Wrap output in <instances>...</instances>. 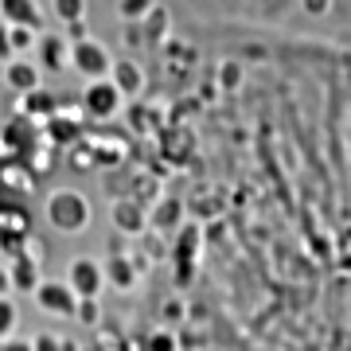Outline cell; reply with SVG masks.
I'll return each mask as SVG.
<instances>
[{"label":"cell","mask_w":351,"mask_h":351,"mask_svg":"<svg viewBox=\"0 0 351 351\" xmlns=\"http://www.w3.org/2000/svg\"><path fill=\"white\" fill-rule=\"evenodd\" d=\"M328 4H332V0H304V8H308V12H313V16L328 12Z\"/></svg>","instance_id":"d4e9b609"},{"label":"cell","mask_w":351,"mask_h":351,"mask_svg":"<svg viewBox=\"0 0 351 351\" xmlns=\"http://www.w3.org/2000/svg\"><path fill=\"white\" fill-rule=\"evenodd\" d=\"M101 274L110 277V281H113V285H117V289H129V285H133V281H137V274H133V265H129L125 258H113V262L106 265Z\"/></svg>","instance_id":"2e32d148"},{"label":"cell","mask_w":351,"mask_h":351,"mask_svg":"<svg viewBox=\"0 0 351 351\" xmlns=\"http://www.w3.org/2000/svg\"><path fill=\"white\" fill-rule=\"evenodd\" d=\"M16 301L12 297H8V293H4V297H0V339H8L16 332Z\"/></svg>","instance_id":"d6986e66"},{"label":"cell","mask_w":351,"mask_h":351,"mask_svg":"<svg viewBox=\"0 0 351 351\" xmlns=\"http://www.w3.org/2000/svg\"><path fill=\"white\" fill-rule=\"evenodd\" d=\"M66 285L75 289V297H98L101 285H106V274L94 258H75L71 274H66Z\"/></svg>","instance_id":"8992f818"},{"label":"cell","mask_w":351,"mask_h":351,"mask_svg":"<svg viewBox=\"0 0 351 351\" xmlns=\"http://www.w3.org/2000/svg\"><path fill=\"white\" fill-rule=\"evenodd\" d=\"M47 137L59 141V145L75 141L78 137V121H75V117H59V113H51V117H47Z\"/></svg>","instance_id":"4fadbf2b"},{"label":"cell","mask_w":351,"mask_h":351,"mask_svg":"<svg viewBox=\"0 0 351 351\" xmlns=\"http://www.w3.org/2000/svg\"><path fill=\"white\" fill-rule=\"evenodd\" d=\"M32 351H71V348H66V343H63L59 336H51V332H43V336H36V339H32Z\"/></svg>","instance_id":"44dd1931"},{"label":"cell","mask_w":351,"mask_h":351,"mask_svg":"<svg viewBox=\"0 0 351 351\" xmlns=\"http://www.w3.org/2000/svg\"><path fill=\"white\" fill-rule=\"evenodd\" d=\"M47 223L55 226V230H63V234H78V230H86V223H90L86 195H82V191H75V188L51 191V199H47Z\"/></svg>","instance_id":"6da1fadb"},{"label":"cell","mask_w":351,"mask_h":351,"mask_svg":"<svg viewBox=\"0 0 351 351\" xmlns=\"http://www.w3.org/2000/svg\"><path fill=\"white\" fill-rule=\"evenodd\" d=\"M152 8H156V0H117V16H121L125 24H141Z\"/></svg>","instance_id":"5bb4252c"},{"label":"cell","mask_w":351,"mask_h":351,"mask_svg":"<svg viewBox=\"0 0 351 351\" xmlns=\"http://www.w3.org/2000/svg\"><path fill=\"white\" fill-rule=\"evenodd\" d=\"M0 59H4V63H8V59H16L12 43H8V24H4V20H0Z\"/></svg>","instance_id":"603a6c76"},{"label":"cell","mask_w":351,"mask_h":351,"mask_svg":"<svg viewBox=\"0 0 351 351\" xmlns=\"http://www.w3.org/2000/svg\"><path fill=\"white\" fill-rule=\"evenodd\" d=\"M75 316L82 320V324H94V320H98V297H78Z\"/></svg>","instance_id":"ffe728a7"},{"label":"cell","mask_w":351,"mask_h":351,"mask_svg":"<svg viewBox=\"0 0 351 351\" xmlns=\"http://www.w3.org/2000/svg\"><path fill=\"white\" fill-rule=\"evenodd\" d=\"M106 78L117 86V94H121V98H133V94H141V82H145V78H141V66L133 63V59L110 63V75H106Z\"/></svg>","instance_id":"9c48e42d"},{"label":"cell","mask_w":351,"mask_h":351,"mask_svg":"<svg viewBox=\"0 0 351 351\" xmlns=\"http://www.w3.org/2000/svg\"><path fill=\"white\" fill-rule=\"evenodd\" d=\"M156 219H160V223H172V219H176V203H164V207H160V215H156Z\"/></svg>","instance_id":"484cf974"},{"label":"cell","mask_w":351,"mask_h":351,"mask_svg":"<svg viewBox=\"0 0 351 351\" xmlns=\"http://www.w3.org/2000/svg\"><path fill=\"white\" fill-rule=\"evenodd\" d=\"M32 293H36V304L51 316H75V308H78L75 289L66 285V281H39Z\"/></svg>","instance_id":"5b68a950"},{"label":"cell","mask_w":351,"mask_h":351,"mask_svg":"<svg viewBox=\"0 0 351 351\" xmlns=\"http://www.w3.org/2000/svg\"><path fill=\"white\" fill-rule=\"evenodd\" d=\"M8 289H12V285H8V269H4V265H0V297H4V293H8Z\"/></svg>","instance_id":"4316f807"},{"label":"cell","mask_w":351,"mask_h":351,"mask_svg":"<svg viewBox=\"0 0 351 351\" xmlns=\"http://www.w3.org/2000/svg\"><path fill=\"white\" fill-rule=\"evenodd\" d=\"M20 110L32 113V117H51V113H59V98L51 94V90H27V94H20Z\"/></svg>","instance_id":"8fae6325"},{"label":"cell","mask_w":351,"mask_h":351,"mask_svg":"<svg viewBox=\"0 0 351 351\" xmlns=\"http://www.w3.org/2000/svg\"><path fill=\"white\" fill-rule=\"evenodd\" d=\"M36 36H39V32H32V27H12V24H8V43H12V55L32 51V47H36Z\"/></svg>","instance_id":"ac0fdd59"},{"label":"cell","mask_w":351,"mask_h":351,"mask_svg":"<svg viewBox=\"0 0 351 351\" xmlns=\"http://www.w3.org/2000/svg\"><path fill=\"white\" fill-rule=\"evenodd\" d=\"M110 51L101 47L98 39H90V36H82V39H71V66H75L78 75L86 78H106L110 75Z\"/></svg>","instance_id":"7a4b0ae2"},{"label":"cell","mask_w":351,"mask_h":351,"mask_svg":"<svg viewBox=\"0 0 351 351\" xmlns=\"http://www.w3.org/2000/svg\"><path fill=\"white\" fill-rule=\"evenodd\" d=\"M0 351H32V339H0Z\"/></svg>","instance_id":"cb8c5ba5"},{"label":"cell","mask_w":351,"mask_h":351,"mask_svg":"<svg viewBox=\"0 0 351 351\" xmlns=\"http://www.w3.org/2000/svg\"><path fill=\"white\" fill-rule=\"evenodd\" d=\"M113 226L125 230V234H137L141 230V207L137 203H117V207H113Z\"/></svg>","instance_id":"7c38bea8"},{"label":"cell","mask_w":351,"mask_h":351,"mask_svg":"<svg viewBox=\"0 0 351 351\" xmlns=\"http://www.w3.org/2000/svg\"><path fill=\"white\" fill-rule=\"evenodd\" d=\"M82 110L94 121H110L113 113L121 110V94H117L110 78H90L86 90H82Z\"/></svg>","instance_id":"3957f363"},{"label":"cell","mask_w":351,"mask_h":351,"mask_svg":"<svg viewBox=\"0 0 351 351\" xmlns=\"http://www.w3.org/2000/svg\"><path fill=\"white\" fill-rule=\"evenodd\" d=\"M219 78H223V86L234 90V86L242 82V66H239V63H223V66H219Z\"/></svg>","instance_id":"7402d4cb"},{"label":"cell","mask_w":351,"mask_h":351,"mask_svg":"<svg viewBox=\"0 0 351 351\" xmlns=\"http://www.w3.org/2000/svg\"><path fill=\"white\" fill-rule=\"evenodd\" d=\"M0 20L12 27H32L43 32V12H39L36 0H0Z\"/></svg>","instance_id":"52a82bcc"},{"label":"cell","mask_w":351,"mask_h":351,"mask_svg":"<svg viewBox=\"0 0 351 351\" xmlns=\"http://www.w3.org/2000/svg\"><path fill=\"white\" fill-rule=\"evenodd\" d=\"M39 281H43V277H39V265L32 262L27 254H20V258L12 262V269H8V285H12L16 293H32Z\"/></svg>","instance_id":"30bf717a"},{"label":"cell","mask_w":351,"mask_h":351,"mask_svg":"<svg viewBox=\"0 0 351 351\" xmlns=\"http://www.w3.org/2000/svg\"><path fill=\"white\" fill-rule=\"evenodd\" d=\"M141 24H145V27H141V36H145V39H160L164 32H168V12L156 4V8H152L145 20H141Z\"/></svg>","instance_id":"e0dca14e"},{"label":"cell","mask_w":351,"mask_h":351,"mask_svg":"<svg viewBox=\"0 0 351 351\" xmlns=\"http://www.w3.org/2000/svg\"><path fill=\"white\" fill-rule=\"evenodd\" d=\"M39 71L36 59H8V66H4V82H8V90H16V94H27V90H36L39 86Z\"/></svg>","instance_id":"ba28073f"},{"label":"cell","mask_w":351,"mask_h":351,"mask_svg":"<svg viewBox=\"0 0 351 351\" xmlns=\"http://www.w3.org/2000/svg\"><path fill=\"white\" fill-rule=\"evenodd\" d=\"M32 55H36L39 71H63V66H71V39L63 32H39Z\"/></svg>","instance_id":"277c9868"},{"label":"cell","mask_w":351,"mask_h":351,"mask_svg":"<svg viewBox=\"0 0 351 351\" xmlns=\"http://www.w3.org/2000/svg\"><path fill=\"white\" fill-rule=\"evenodd\" d=\"M51 12L59 16V24H75V20H82L86 16V0H51Z\"/></svg>","instance_id":"9a60e30c"}]
</instances>
